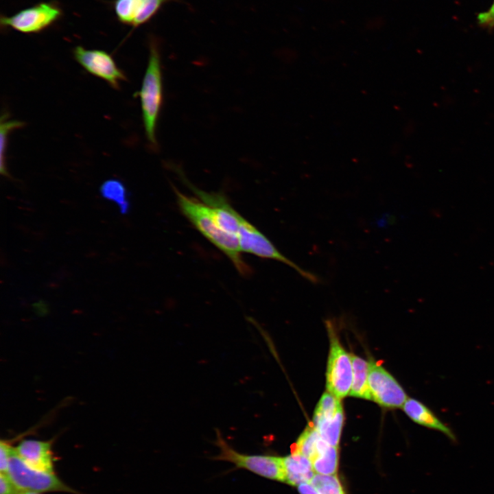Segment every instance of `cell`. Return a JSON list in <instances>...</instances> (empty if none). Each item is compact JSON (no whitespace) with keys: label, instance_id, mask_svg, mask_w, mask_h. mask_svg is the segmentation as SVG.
<instances>
[{"label":"cell","instance_id":"cell-2","mask_svg":"<svg viewBox=\"0 0 494 494\" xmlns=\"http://www.w3.org/2000/svg\"><path fill=\"white\" fill-rule=\"evenodd\" d=\"M148 66L142 85L136 95L140 97L146 138L154 149H157L156 124L163 104V81L161 56L154 40L150 42Z\"/></svg>","mask_w":494,"mask_h":494},{"label":"cell","instance_id":"cell-23","mask_svg":"<svg viewBox=\"0 0 494 494\" xmlns=\"http://www.w3.org/2000/svg\"><path fill=\"white\" fill-rule=\"evenodd\" d=\"M18 489L12 482L8 474L0 473V494H17Z\"/></svg>","mask_w":494,"mask_h":494},{"label":"cell","instance_id":"cell-13","mask_svg":"<svg viewBox=\"0 0 494 494\" xmlns=\"http://www.w3.org/2000/svg\"><path fill=\"white\" fill-rule=\"evenodd\" d=\"M285 472V483L298 486L310 482L314 477V467L311 461L298 453H291L283 457Z\"/></svg>","mask_w":494,"mask_h":494},{"label":"cell","instance_id":"cell-11","mask_svg":"<svg viewBox=\"0 0 494 494\" xmlns=\"http://www.w3.org/2000/svg\"><path fill=\"white\" fill-rule=\"evenodd\" d=\"M50 441L25 439L14 447L19 456L30 467L54 473L53 454Z\"/></svg>","mask_w":494,"mask_h":494},{"label":"cell","instance_id":"cell-8","mask_svg":"<svg viewBox=\"0 0 494 494\" xmlns=\"http://www.w3.org/2000/svg\"><path fill=\"white\" fill-rule=\"evenodd\" d=\"M368 388L371 400L382 407H402L407 395L397 381L380 364L369 362Z\"/></svg>","mask_w":494,"mask_h":494},{"label":"cell","instance_id":"cell-26","mask_svg":"<svg viewBox=\"0 0 494 494\" xmlns=\"http://www.w3.org/2000/svg\"><path fill=\"white\" fill-rule=\"evenodd\" d=\"M17 494H39L35 491L18 490Z\"/></svg>","mask_w":494,"mask_h":494},{"label":"cell","instance_id":"cell-6","mask_svg":"<svg viewBox=\"0 0 494 494\" xmlns=\"http://www.w3.org/2000/svg\"><path fill=\"white\" fill-rule=\"evenodd\" d=\"M237 237L242 252L252 254L261 258L281 261L293 268L301 276L313 283H319L320 277L298 266L296 263L283 255L261 231L245 218L242 220Z\"/></svg>","mask_w":494,"mask_h":494},{"label":"cell","instance_id":"cell-14","mask_svg":"<svg viewBox=\"0 0 494 494\" xmlns=\"http://www.w3.org/2000/svg\"><path fill=\"white\" fill-rule=\"evenodd\" d=\"M344 420V411L340 405L333 415L312 423V425L327 443L338 447Z\"/></svg>","mask_w":494,"mask_h":494},{"label":"cell","instance_id":"cell-24","mask_svg":"<svg viewBox=\"0 0 494 494\" xmlns=\"http://www.w3.org/2000/svg\"><path fill=\"white\" fill-rule=\"evenodd\" d=\"M478 20L479 23L484 27H493L494 26V2L488 11L478 15Z\"/></svg>","mask_w":494,"mask_h":494},{"label":"cell","instance_id":"cell-15","mask_svg":"<svg viewBox=\"0 0 494 494\" xmlns=\"http://www.w3.org/2000/svg\"><path fill=\"white\" fill-rule=\"evenodd\" d=\"M353 365V381L349 395L351 396L370 399L368 378L369 362L351 354Z\"/></svg>","mask_w":494,"mask_h":494},{"label":"cell","instance_id":"cell-20","mask_svg":"<svg viewBox=\"0 0 494 494\" xmlns=\"http://www.w3.org/2000/svg\"><path fill=\"white\" fill-rule=\"evenodd\" d=\"M320 494H344L343 488L335 475H314L310 481Z\"/></svg>","mask_w":494,"mask_h":494},{"label":"cell","instance_id":"cell-21","mask_svg":"<svg viewBox=\"0 0 494 494\" xmlns=\"http://www.w3.org/2000/svg\"><path fill=\"white\" fill-rule=\"evenodd\" d=\"M340 405V399L328 391L325 392L316 408L313 423L333 415Z\"/></svg>","mask_w":494,"mask_h":494},{"label":"cell","instance_id":"cell-10","mask_svg":"<svg viewBox=\"0 0 494 494\" xmlns=\"http://www.w3.org/2000/svg\"><path fill=\"white\" fill-rule=\"evenodd\" d=\"M170 1L172 0H115L113 7L120 23L137 27L150 21Z\"/></svg>","mask_w":494,"mask_h":494},{"label":"cell","instance_id":"cell-4","mask_svg":"<svg viewBox=\"0 0 494 494\" xmlns=\"http://www.w3.org/2000/svg\"><path fill=\"white\" fill-rule=\"evenodd\" d=\"M8 475L18 490L73 492L54 473L40 471L27 464L12 446L9 452Z\"/></svg>","mask_w":494,"mask_h":494},{"label":"cell","instance_id":"cell-12","mask_svg":"<svg viewBox=\"0 0 494 494\" xmlns=\"http://www.w3.org/2000/svg\"><path fill=\"white\" fill-rule=\"evenodd\" d=\"M402 408L406 415L414 423L440 432L451 441L456 442L457 438L453 430L424 403L415 399L408 398Z\"/></svg>","mask_w":494,"mask_h":494},{"label":"cell","instance_id":"cell-19","mask_svg":"<svg viewBox=\"0 0 494 494\" xmlns=\"http://www.w3.org/2000/svg\"><path fill=\"white\" fill-rule=\"evenodd\" d=\"M24 123L16 120H9L7 115H2L1 118V174L6 177H10L6 168L5 154L9 133L16 129L22 127Z\"/></svg>","mask_w":494,"mask_h":494},{"label":"cell","instance_id":"cell-22","mask_svg":"<svg viewBox=\"0 0 494 494\" xmlns=\"http://www.w3.org/2000/svg\"><path fill=\"white\" fill-rule=\"evenodd\" d=\"M11 445L6 440H1L0 443V471L1 473L8 474L9 464V452Z\"/></svg>","mask_w":494,"mask_h":494},{"label":"cell","instance_id":"cell-1","mask_svg":"<svg viewBox=\"0 0 494 494\" xmlns=\"http://www.w3.org/2000/svg\"><path fill=\"white\" fill-rule=\"evenodd\" d=\"M178 205L183 214L211 243L231 261L244 276L252 270L244 261L238 237L231 234L217 222L211 208L198 198L185 195L174 187Z\"/></svg>","mask_w":494,"mask_h":494},{"label":"cell","instance_id":"cell-16","mask_svg":"<svg viewBox=\"0 0 494 494\" xmlns=\"http://www.w3.org/2000/svg\"><path fill=\"white\" fill-rule=\"evenodd\" d=\"M102 196L117 204L121 214H127L130 209L128 193L119 180L111 178L104 181L99 188Z\"/></svg>","mask_w":494,"mask_h":494},{"label":"cell","instance_id":"cell-9","mask_svg":"<svg viewBox=\"0 0 494 494\" xmlns=\"http://www.w3.org/2000/svg\"><path fill=\"white\" fill-rule=\"evenodd\" d=\"M75 60L89 73L99 78L115 89L126 80V76L117 67L113 57L106 51L99 49H87L76 46L73 50Z\"/></svg>","mask_w":494,"mask_h":494},{"label":"cell","instance_id":"cell-25","mask_svg":"<svg viewBox=\"0 0 494 494\" xmlns=\"http://www.w3.org/2000/svg\"><path fill=\"white\" fill-rule=\"evenodd\" d=\"M300 494H320L315 488L307 483H303L298 486Z\"/></svg>","mask_w":494,"mask_h":494},{"label":"cell","instance_id":"cell-18","mask_svg":"<svg viewBox=\"0 0 494 494\" xmlns=\"http://www.w3.org/2000/svg\"><path fill=\"white\" fill-rule=\"evenodd\" d=\"M339 454L338 447L327 445L311 461L315 471L322 475H334L338 469Z\"/></svg>","mask_w":494,"mask_h":494},{"label":"cell","instance_id":"cell-3","mask_svg":"<svg viewBox=\"0 0 494 494\" xmlns=\"http://www.w3.org/2000/svg\"><path fill=\"white\" fill-rule=\"evenodd\" d=\"M214 443L219 449V454L213 459L230 462L237 468L246 469L266 478L285 482L283 457L239 453L230 445L217 430Z\"/></svg>","mask_w":494,"mask_h":494},{"label":"cell","instance_id":"cell-7","mask_svg":"<svg viewBox=\"0 0 494 494\" xmlns=\"http://www.w3.org/2000/svg\"><path fill=\"white\" fill-rule=\"evenodd\" d=\"M62 16L61 9L54 3L41 2L20 10L14 15L1 16L2 27H10L24 34H36L56 22Z\"/></svg>","mask_w":494,"mask_h":494},{"label":"cell","instance_id":"cell-5","mask_svg":"<svg viewBox=\"0 0 494 494\" xmlns=\"http://www.w3.org/2000/svg\"><path fill=\"white\" fill-rule=\"evenodd\" d=\"M330 338V350L327 368V391L339 399L348 395L353 381L351 355L340 344L330 321L327 322Z\"/></svg>","mask_w":494,"mask_h":494},{"label":"cell","instance_id":"cell-17","mask_svg":"<svg viewBox=\"0 0 494 494\" xmlns=\"http://www.w3.org/2000/svg\"><path fill=\"white\" fill-rule=\"evenodd\" d=\"M322 439L313 425H308L291 446V453H298L312 461L318 454V446Z\"/></svg>","mask_w":494,"mask_h":494}]
</instances>
